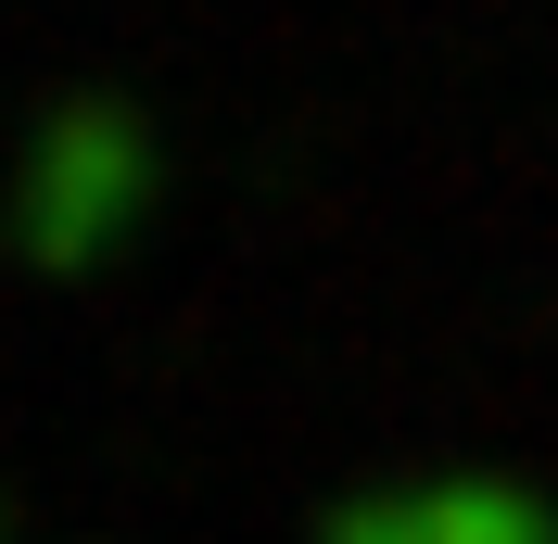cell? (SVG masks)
<instances>
[{
	"label": "cell",
	"instance_id": "obj_1",
	"mask_svg": "<svg viewBox=\"0 0 558 544\" xmlns=\"http://www.w3.org/2000/svg\"><path fill=\"white\" fill-rule=\"evenodd\" d=\"M128 203H140V139H128V114L76 102L64 127L38 139V165H26V240L51 254V267H89V254L128 228Z\"/></svg>",
	"mask_w": 558,
	"mask_h": 544
}]
</instances>
